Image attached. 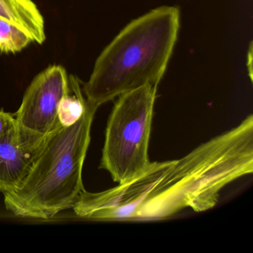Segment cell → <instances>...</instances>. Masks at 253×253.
I'll list each match as a JSON object with an SVG mask.
<instances>
[{
  "label": "cell",
  "mask_w": 253,
  "mask_h": 253,
  "mask_svg": "<svg viewBox=\"0 0 253 253\" xmlns=\"http://www.w3.org/2000/svg\"><path fill=\"white\" fill-rule=\"evenodd\" d=\"M180 10L162 6L128 23L96 60L82 90L98 109L121 94L146 85L158 86L177 39Z\"/></svg>",
  "instance_id": "obj_2"
},
{
  "label": "cell",
  "mask_w": 253,
  "mask_h": 253,
  "mask_svg": "<svg viewBox=\"0 0 253 253\" xmlns=\"http://www.w3.org/2000/svg\"><path fill=\"white\" fill-rule=\"evenodd\" d=\"M45 137L15 126L0 137V192H11L24 180L41 153Z\"/></svg>",
  "instance_id": "obj_6"
},
{
  "label": "cell",
  "mask_w": 253,
  "mask_h": 253,
  "mask_svg": "<svg viewBox=\"0 0 253 253\" xmlns=\"http://www.w3.org/2000/svg\"><path fill=\"white\" fill-rule=\"evenodd\" d=\"M253 171V116L178 160L150 162L125 183L100 192L84 189L73 206L83 218H166L180 210L213 208L222 189Z\"/></svg>",
  "instance_id": "obj_1"
},
{
  "label": "cell",
  "mask_w": 253,
  "mask_h": 253,
  "mask_svg": "<svg viewBox=\"0 0 253 253\" xmlns=\"http://www.w3.org/2000/svg\"><path fill=\"white\" fill-rule=\"evenodd\" d=\"M97 109L85 102L81 119L60 125L46 136L43 147L24 180L3 194L14 215L48 220L72 208L84 190L82 172Z\"/></svg>",
  "instance_id": "obj_3"
},
{
  "label": "cell",
  "mask_w": 253,
  "mask_h": 253,
  "mask_svg": "<svg viewBox=\"0 0 253 253\" xmlns=\"http://www.w3.org/2000/svg\"><path fill=\"white\" fill-rule=\"evenodd\" d=\"M0 17L18 26L33 42H45L43 17L32 0H0Z\"/></svg>",
  "instance_id": "obj_7"
},
{
  "label": "cell",
  "mask_w": 253,
  "mask_h": 253,
  "mask_svg": "<svg viewBox=\"0 0 253 253\" xmlns=\"http://www.w3.org/2000/svg\"><path fill=\"white\" fill-rule=\"evenodd\" d=\"M71 91L69 77L59 65L48 66L38 74L23 96L14 116L17 126L32 134L45 137L60 125L58 107Z\"/></svg>",
  "instance_id": "obj_5"
},
{
  "label": "cell",
  "mask_w": 253,
  "mask_h": 253,
  "mask_svg": "<svg viewBox=\"0 0 253 253\" xmlns=\"http://www.w3.org/2000/svg\"><path fill=\"white\" fill-rule=\"evenodd\" d=\"M32 42V38L24 31L0 17V52L16 54Z\"/></svg>",
  "instance_id": "obj_9"
},
{
  "label": "cell",
  "mask_w": 253,
  "mask_h": 253,
  "mask_svg": "<svg viewBox=\"0 0 253 253\" xmlns=\"http://www.w3.org/2000/svg\"><path fill=\"white\" fill-rule=\"evenodd\" d=\"M158 86L146 85L121 94L109 116L100 169L125 183L149 165V146Z\"/></svg>",
  "instance_id": "obj_4"
},
{
  "label": "cell",
  "mask_w": 253,
  "mask_h": 253,
  "mask_svg": "<svg viewBox=\"0 0 253 253\" xmlns=\"http://www.w3.org/2000/svg\"><path fill=\"white\" fill-rule=\"evenodd\" d=\"M69 82L72 90L63 97L58 107L59 122L65 127L71 126L81 119L86 102L79 78L70 75Z\"/></svg>",
  "instance_id": "obj_8"
},
{
  "label": "cell",
  "mask_w": 253,
  "mask_h": 253,
  "mask_svg": "<svg viewBox=\"0 0 253 253\" xmlns=\"http://www.w3.org/2000/svg\"><path fill=\"white\" fill-rule=\"evenodd\" d=\"M17 124L14 115L0 110V137L8 132Z\"/></svg>",
  "instance_id": "obj_10"
}]
</instances>
